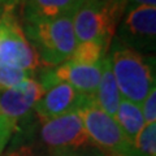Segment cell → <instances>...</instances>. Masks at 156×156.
<instances>
[{
    "label": "cell",
    "mask_w": 156,
    "mask_h": 156,
    "mask_svg": "<svg viewBox=\"0 0 156 156\" xmlns=\"http://www.w3.org/2000/svg\"><path fill=\"white\" fill-rule=\"evenodd\" d=\"M113 38L144 55L154 52L156 48V7H136L124 12Z\"/></svg>",
    "instance_id": "52a82bcc"
},
{
    "label": "cell",
    "mask_w": 156,
    "mask_h": 156,
    "mask_svg": "<svg viewBox=\"0 0 156 156\" xmlns=\"http://www.w3.org/2000/svg\"><path fill=\"white\" fill-rule=\"evenodd\" d=\"M33 136L50 156L95 146L85 129L80 111L34 122Z\"/></svg>",
    "instance_id": "277c9868"
},
{
    "label": "cell",
    "mask_w": 156,
    "mask_h": 156,
    "mask_svg": "<svg viewBox=\"0 0 156 156\" xmlns=\"http://www.w3.org/2000/svg\"><path fill=\"white\" fill-rule=\"evenodd\" d=\"M57 156H109V155L105 154L104 151H101L100 148H98L96 146H91V147L74 150V151H70V152H65Z\"/></svg>",
    "instance_id": "d6986e66"
},
{
    "label": "cell",
    "mask_w": 156,
    "mask_h": 156,
    "mask_svg": "<svg viewBox=\"0 0 156 156\" xmlns=\"http://www.w3.org/2000/svg\"><path fill=\"white\" fill-rule=\"evenodd\" d=\"M85 129L98 148L109 156H130L131 144L116 120L104 112L91 96L81 111Z\"/></svg>",
    "instance_id": "5b68a950"
},
{
    "label": "cell",
    "mask_w": 156,
    "mask_h": 156,
    "mask_svg": "<svg viewBox=\"0 0 156 156\" xmlns=\"http://www.w3.org/2000/svg\"><path fill=\"white\" fill-rule=\"evenodd\" d=\"M14 9L8 8L0 20V61L37 73L44 65L26 39Z\"/></svg>",
    "instance_id": "8992f818"
},
{
    "label": "cell",
    "mask_w": 156,
    "mask_h": 156,
    "mask_svg": "<svg viewBox=\"0 0 156 156\" xmlns=\"http://www.w3.org/2000/svg\"><path fill=\"white\" fill-rule=\"evenodd\" d=\"M35 73L30 70L22 69V68L9 65L5 62L0 61V90L3 89H12L22 82L27 81L29 78L34 77Z\"/></svg>",
    "instance_id": "2e32d148"
},
{
    "label": "cell",
    "mask_w": 156,
    "mask_h": 156,
    "mask_svg": "<svg viewBox=\"0 0 156 156\" xmlns=\"http://www.w3.org/2000/svg\"><path fill=\"white\" fill-rule=\"evenodd\" d=\"M8 8H12V7H2V8H0V20H2V17L4 16V13L7 12Z\"/></svg>",
    "instance_id": "7402d4cb"
},
{
    "label": "cell",
    "mask_w": 156,
    "mask_h": 156,
    "mask_svg": "<svg viewBox=\"0 0 156 156\" xmlns=\"http://www.w3.org/2000/svg\"><path fill=\"white\" fill-rule=\"evenodd\" d=\"M33 125L34 122L29 120L26 124L14 130L17 131V136L0 156H50V154L34 139Z\"/></svg>",
    "instance_id": "4fadbf2b"
},
{
    "label": "cell",
    "mask_w": 156,
    "mask_h": 156,
    "mask_svg": "<svg viewBox=\"0 0 156 156\" xmlns=\"http://www.w3.org/2000/svg\"><path fill=\"white\" fill-rule=\"evenodd\" d=\"M94 99L104 112H107L112 117L115 116L121 100V94L117 87L115 76L112 73L108 55H105L101 61V76L96 87Z\"/></svg>",
    "instance_id": "8fae6325"
},
{
    "label": "cell",
    "mask_w": 156,
    "mask_h": 156,
    "mask_svg": "<svg viewBox=\"0 0 156 156\" xmlns=\"http://www.w3.org/2000/svg\"><path fill=\"white\" fill-rule=\"evenodd\" d=\"M23 0H0V8L2 7H17Z\"/></svg>",
    "instance_id": "44dd1931"
},
{
    "label": "cell",
    "mask_w": 156,
    "mask_h": 156,
    "mask_svg": "<svg viewBox=\"0 0 156 156\" xmlns=\"http://www.w3.org/2000/svg\"><path fill=\"white\" fill-rule=\"evenodd\" d=\"M83 0H23V21L55 20L74 14Z\"/></svg>",
    "instance_id": "30bf717a"
},
{
    "label": "cell",
    "mask_w": 156,
    "mask_h": 156,
    "mask_svg": "<svg viewBox=\"0 0 156 156\" xmlns=\"http://www.w3.org/2000/svg\"><path fill=\"white\" fill-rule=\"evenodd\" d=\"M14 131L13 125L9 121L0 115V155L3 154V151L5 150V146L8 143L9 138L12 136Z\"/></svg>",
    "instance_id": "ac0fdd59"
},
{
    "label": "cell",
    "mask_w": 156,
    "mask_h": 156,
    "mask_svg": "<svg viewBox=\"0 0 156 156\" xmlns=\"http://www.w3.org/2000/svg\"><path fill=\"white\" fill-rule=\"evenodd\" d=\"M109 48V43L100 41H89L77 43L72 56L69 57L70 62L83 65H96L100 64L101 60L107 55Z\"/></svg>",
    "instance_id": "5bb4252c"
},
{
    "label": "cell",
    "mask_w": 156,
    "mask_h": 156,
    "mask_svg": "<svg viewBox=\"0 0 156 156\" xmlns=\"http://www.w3.org/2000/svg\"><path fill=\"white\" fill-rule=\"evenodd\" d=\"M44 92L46 89L35 77L12 89L0 90V115L5 117L16 130L34 116V104Z\"/></svg>",
    "instance_id": "ba28073f"
},
{
    "label": "cell",
    "mask_w": 156,
    "mask_h": 156,
    "mask_svg": "<svg viewBox=\"0 0 156 156\" xmlns=\"http://www.w3.org/2000/svg\"><path fill=\"white\" fill-rule=\"evenodd\" d=\"M130 156H156V122L144 125L131 146Z\"/></svg>",
    "instance_id": "9a60e30c"
},
{
    "label": "cell",
    "mask_w": 156,
    "mask_h": 156,
    "mask_svg": "<svg viewBox=\"0 0 156 156\" xmlns=\"http://www.w3.org/2000/svg\"><path fill=\"white\" fill-rule=\"evenodd\" d=\"M90 98L91 96L82 94L70 85L58 82L51 86L34 104L33 113L39 121L55 119L81 111Z\"/></svg>",
    "instance_id": "9c48e42d"
},
{
    "label": "cell",
    "mask_w": 156,
    "mask_h": 156,
    "mask_svg": "<svg viewBox=\"0 0 156 156\" xmlns=\"http://www.w3.org/2000/svg\"><path fill=\"white\" fill-rule=\"evenodd\" d=\"M124 7V12L136 7H155L156 0H121Z\"/></svg>",
    "instance_id": "ffe728a7"
},
{
    "label": "cell",
    "mask_w": 156,
    "mask_h": 156,
    "mask_svg": "<svg viewBox=\"0 0 156 156\" xmlns=\"http://www.w3.org/2000/svg\"><path fill=\"white\" fill-rule=\"evenodd\" d=\"M22 30L44 66L53 68L69 60L77 46L73 14L55 20L23 21Z\"/></svg>",
    "instance_id": "7a4b0ae2"
},
{
    "label": "cell",
    "mask_w": 156,
    "mask_h": 156,
    "mask_svg": "<svg viewBox=\"0 0 156 156\" xmlns=\"http://www.w3.org/2000/svg\"><path fill=\"white\" fill-rule=\"evenodd\" d=\"M140 104H142L140 109H142L144 122L146 124L156 122V87L151 89V91Z\"/></svg>",
    "instance_id": "e0dca14e"
},
{
    "label": "cell",
    "mask_w": 156,
    "mask_h": 156,
    "mask_svg": "<svg viewBox=\"0 0 156 156\" xmlns=\"http://www.w3.org/2000/svg\"><path fill=\"white\" fill-rule=\"evenodd\" d=\"M107 55L121 98L140 105L156 83L155 57L126 47L116 38Z\"/></svg>",
    "instance_id": "6da1fadb"
},
{
    "label": "cell",
    "mask_w": 156,
    "mask_h": 156,
    "mask_svg": "<svg viewBox=\"0 0 156 156\" xmlns=\"http://www.w3.org/2000/svg\"><path fill=\"white\" fill-rule=\"evenodd\" d=\"M113 119L116 120L117 125L120 126L125 138L133 146L136 136L146 125L140 105L121 98Z\"/></svg>",
    "instance_id": "7c38bea8"
},
{
    "label": "cell",
    "mask_w": 156,
    "mask_h": 156,
    "mask_svg": "<svg viewBox=\"0 0 156 156\" xmlns=\"http://www.w3.org/2000/svg\"><path fill=\"white\" fill-rule=\"evenodd\" d=\"M122 14L121 0H83L73 14L77 43L100 41L111 44Z\"/></svg>",
    "instance_id": "3957f363"
}]
</instances>
